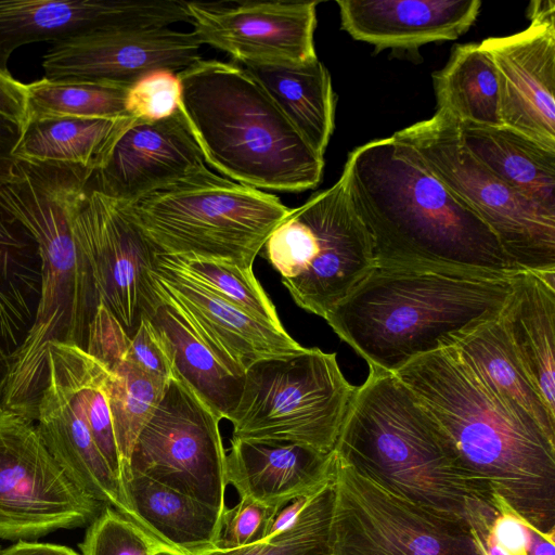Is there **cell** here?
Returning <instances> with one entry per match:
<instances>
[{
    "mask_svg": "<svg viewBox=\"0 0 555 555\" xmlns=\"http://www.w3.org/2000/svg\"><path fill=\"white\" fill-rule=\"evenodd\" d=\"M83 169L54 163L20 162L0 183V206L35 240L41 287L35 321L10 359L1 408L36 421L53 341L86 349L100 305L86 257L72 222L89 193Z\"/></svg>",
    "mask_w": 555,
    "mask_h": 555,
    "instance_id": "1",
    "label": "cell"
},
{
    "mask_svg": "<svg viewBox=\"0 0 555 555\" xmlns=\"http://www.w3.org/2000/svg\"><path fill=\"white\" fill-rule=\"evenodd\" d=\"M491 491L499 511L544 540L555 535V442L487 390L448 346L393 372Z\"/></svg>",
    "mask_w": 555,
    "mask_h": 555,
    "instance_id": "2",
    "label": "cell"
},
{
    "mask_svg": "<svg viewBox=\"0 0 555 555\" xmlns=\"http://www.w3.org/2000/svg\"><path fill=\"white\" fill-rule=\"evenodd\" d=\"M333 451L392 492L465 522L483 544L500 515L491 491L392 372L369 366Z\"/></svg>",
    "mask_w": 555,
    "mask_h": 555,
    "instance_id": "3",
    "label": "cell"
},
{
    "mask_svg": "<svg viewBox=\"0 0 555 555\" xmlns=\"http://www.w3.org/2000/svg\"><path fill=\"white\" fill-rule=\"evenodd\" d=\"M514 273L451 264H374L324 320L369 366L393 373L449 346L459 333L498 318Z\"/></svg>",
    "mask_w": 555,
    "mask_h": 555,
    "instance_id": "4",
    "label": "cell"
},
{
    "mask_svg": "<svg viewBox=\"0 0 555 555\" xmlns=\"http://www.w3.org/2000/svg\"><path fill=\"white\" fill-rule=\"evenodd\" d=\"M341 176L374 264H451L516 272L495 235L391 138L352 150Z\"/></svg>",
    "mask_w": 555,
    "mask_h": 555,
    "instance_id": "5",
    "label": "cell"
},
{
    "mask_svg": "<svg viewBox=\"0 0 555 555\" xmlns=\"http://www.w3.org/2000/svg\"><path fill=\"white\" fill-rule=\"evenodd\" d=\"M177 75L179 109L206 164L258 190L296 193L319 185L324 157L241 64L201 60Z\"/></svg>",
    "mask_w": 555,
    "mask_h": 555,
    "instance_id": "6",
    "label": "cell"
},
{
    "mask_svg": "<svg viewBox=\"0 0 555 555\" xmlns=\"http://www.w3.org/2000/svg\"><path fill=\"white\" fill-rule=\"evenodd\" d=\"M125 204L158 253L225 260L245 269H253L270 234L292 211L278 196L208 167Z\"/></svg>",
    "mask_w": 555,
    "mask_h": 555,
    "instance_id": "7",
    "label": "cell"
},
{
    "mask_svg": "<svg viewBox=\"0 0 555 555\" xmlns=\"http://www.w3.org/2000/svg\"><path fill=\"white\" fill-rule=\"evenodd\" d=\"M397 151L433 175L495 235L517 270L555 272V216L507 185L464 146L459 122L437 109L395 132Z\"/></svg>",
    "mask_w": 555,
    "mask_h": 555,
    "instance_id": "8",
    "label": "cell"
},
{
    "mask_svg": "<svg viewBox=\"0 0 555 555\" xmlns=\"http://www.w3.org/2000/svg\"><path fill=\"white\" fill-rule=\"evenodd\" d=\"M357 387L344 376L336 353L317 347L259 360L246 370L228 420L232 438L331 453Z\"/></svg>",
    "mask_w": 555,
    "mask_h": 555,
    "instance_id": "9",
    "label": "cell"
},
{
    "mask_svg": "<svg viewBox=\"0 0 555 555\" xmlns=\"http://www.w3.org/2000/svg\"><path fill=\"white\" fill-rule=\"evenodd\" d=\"M264 246L296 305L323 319L375 263L372 240L343 176L292 209Z\"/></svg>",
    "mask_w": 555,
    "mask_h": 555,
    "instance_id": "10",
    "label": "cell"
},
{
    "mask_svg": "<svg viewBox=\"0 0 555 555\" xmlns=\"http://www.w3.org/2000/svg\"><path fill=\"white\" fill-rule=\"evenodd\" d=\"M332 487L328 555H486L468 525L392 492L335 453Z\"/></svg>",
    "mask_w": 555,
    "mask_h": 555,
    "instance_id": "11",
    "label": "cell"
},
{
    "mask_svg": "<svg viewBox=\"0 0 555 555\" xmlns=\"http://www.w3.org/2000/svg\"><path fill=\"white\" fill-rule=\"evenodd\" d=\"M104 506L70 481L34 421L0 409V540L87 527Z\"/></svg>",
    "mask_w": 555,
    "mask_h": 555,
    "instance_id": "12",
    "label": "cell"
},
{
    "mask_svg": "<svg viewBox=\"0 0 555 555\" xmlns=\"http://www.w3.org/2000/svg\"><path fill=\"white\" fill-rule=\"evenodd\" d=\"M220 421L185 384L170 379L135 440L124 477H147L223 511L227 451Z\"/></svg>",
    "mask_w": 555,
    "mask_h": 555,
    "instance_id": "13",
    "label": "cell"
},
{
    "mask_svg": "<svg viewBox=\"0 0 555 555\" xmlns=\"http://www.w3.org/2000/svg\"><path fill=\"white\" fill-rule=\"evenodd\" d=\"M100 304L131 336L155 300L151 278L158 253L125 203L90 190L72 222Z\"/></svg>",
    "mask_w": 555,
    "mask_h": 555,
    "instance_id": "14",
    "label": "cell"
},
{
    "mask_svg": "<svg viewBox=\"0 0 555 555\" xmlns=\"http://www.w3.org/2000/svg\"><path fill=\"white\" fill-rule=\"evenodd\" d=\"M318 1L186 2L193 34L243 65H298L318 59Z\"/></svg>",
    "mask_w": 555,
    "mask_h": 555,
    "instance_id": "15",
    "label": "cell"
},
{
    "mask_svg": "<svg viewBox=\"0 0 555 555\" xmlns=\"http://www.w3.org/2000/svg\"><path fill=\"white\" fill-rule=\"evenodd\" d=\"M193 31L169 27L94 29L53 42L42 56L44 78L131 87L149 73L184 69L202 60Z\"/></svg>",
    "mask_w": 555,
    "mask_h": 555,
    "instance_id": "16",
    "label": "cell"
},
{
    "mask_svg": "<svg viewBox=\"0 0 555 555\" xmlns=\"http://www.w3.org/2000/svg\"><path fill=\"white\" fill-rule=\"evenodd\" d=\"M35 423L47 449L78 489L135 522L121 482L94 441L61 341L49 348L47 383Z\"/></svg>",
    "mask_w": 555,
    "mask_h": 555,
    "instance_id": "17",
    "label": "cell"
},
{
    "mask_svg": "<svg viewBox=\"0 0 555 555\" xmlns=\"http://www.w3.org/2000/svg\"><path fill=\"white\" fill-rule=\"evenodd\" d=\"M190 23L185 1L0 0V70L17 48L94 29H141Z\"/></svg>",
    "mask_w": 555,
    "mask_h": 555,
    "instance_id": "18",
    "label": "cell"
},
{
    "mask_svg": "<svg viewBox=\"0 0 555 555\" xmlns=\"http://www.w3.org/2000/svg\"><path fill=\"white\" fill-rule=\"evenodd\" d=\"M203 153L180 112L159 120L134 119L93 172L90 190L131 204L205 168Z\"/></svg>",
    "mask_w": 555,
    "mask_h": 555,
    "instance_id": "19",
    "label": "cell"
},
{
    "mask_svg": "<svg viewBox=\"0 0 555 555\" xmlns=\"http://www.w3.org/2000/svg\"><path fill=\"white\" fill-rule=\"evenodd\" d=\"M479 43L495 66L502 125L555 151V24Z\"/></svg>",
    "mask_w": 555,
    "mask_h": 555,
    "instance_id": "20",
    "label": "cell"
},
{
    "mask_svg": "<svg viewBox=\"0 0 555 555\" xmlns=\"http://www.w3.org/2000/svg\"><path fill=\"white\" fill-rule=\"evenodd\" d=\"M157 254L151 270L152 278L198 335L232 367L245 373L259 360L293 353L302 348L284 327L249 315L170 268Z\"/></svg>",
    "mask_w": 555,
    "mask_h": 555,
    "instance_id": "21",
    "label": "cell"
},
{
    "mask_svg": "<svg viewBox=\"0 0 555 555\" xmlns=\"http://www.w3.org/2000/svg\"><path fill=\"white\" fill-rule=\"evenodd\" d=\"M341 29L354 40L385 49L417 51L454 40L477 20L479 0H338Z\"/></svg>",
    "mask_w": 555,
    "mask_h": 555,
    "instance_id": "22",
    "label": "cell"
},
{
    "mask_svg": "<svg viewBox=\"0 0 555 555\" xmlns=\"http://www.w3.org/2000/svg\"><path fill=\"white\" fill-rule=\"evenodd\" d=\"M334 453L292 442L231 439L225 477L240 496L281 508L333 477Z\"/></svg>",
    "mask_w": 555,
    "mask_h": 555,
    "instance_id": "23",
    "label": "cell"
},
{
    "mask_svg": "<svg viewBox=\"0 0 555 555\" xmlns=\"http://www.w3.org/2000/svg\"><path fill=\"white\" fill-rule=\"evenodd\" d=\"M498 319L529 382L555 418V272H515Z\"/></svg>",
    "mask_w": 555,
    "mask_h": 555,
    "instance_id": "24",
    "label": "cell"
},
{
    "mask_svg": "<svg viewBox=\"0 0 555 555\" xmlns=\"http://www.w3.org/2000/svg\"><path fill=\"white\" fill-rule=\"evenodd\" d=\"M152 281L155 300L143 315L165 337L176 378L185 384L220 420H229L240 401L245 373L224 362L153 278Z\"/></svg>",
    "mask_w": 555,
    "mask_h": 555,
    "instance_id": "25",
    "label": "cell"
},
{
    "mask_svg": "<svg viewBox=\"0 0 555 555\" xmlns=\"http://www.w3.org/2000/svg\"><path fill=\"white\" fill-rule=\"evenodd\" d=\"M135 522L176 555H196L214 547L223 511L141 475L121 480Z\"/></svg>",
    "mask_w": 555,
    "mask_h": 555,
    "instance_id": "26",
    "label": "cell"
},
{
    "mask_svg": "<svg viewBox=\"0 0 555 555\" xmlns=\"http://www.w3.org/2000/svg\"><path fill=\"white\" fill-rule=\"evenodd\" d=\"M449 346L487 390L519 415L533 420L555 442V418L529 382L498 318L459 333Z\"/></svg>",
    "mask_w": 555,
    "mask_h": 555,
    "instance_id": "27",
    "label": "cell"
},
{
    "mask_svg": "<svg viewBox=\"0 0 555 555\" xmlns=\"http://www.w3.org/2000/svg\"><path fill=\"white\" fill-rule=\"evenodd\" d=\"M459 131L462 143L477 160L555 216V151L503 125L459 122Z\"/></svg>",
    "mask_w": 555,
    "mask_h": 555,
    "instance_id": "28",
    "label": "cell"
},
{
    "mask_svg": "<svg viewBox=\"0 0 555 555\" xmlns=\"http://www.w3.org/2000/svg\"><path fill=\"white\" fill-rule=\"evenodd\" d=\"M320 156L335 128L336 95L327 68L317 59L298 65H243Z\"/></svg>",
    "mask_w": 555,
    "mask_h": 555,
    "instance_id": "29",
    "label": "cell"
},
{
    "mask_svg": "<svg viewBox=\"0 0 555 555\" xmlns=\"http://www.w3.org/2000/svg\"><path fill=\"white\" fill-rule=\"evenodd\" d=\"M40 287L37 244L0 206V346L10 359L34 324Z\"/></svg>",
    "mask_w": 555,
    "mask_h": 555,
    "instance_id": "30",
    "label": "cell"
},
{
    "mask_svg": "<svg viewBox=\"0 0 555 555\" xmlns=\"http://www.w3.org/2000/svg\"><path fill=\"white\" fill-rule=\"evenodd\" d=\"M133 120L132 117H119L30 121L24 125L12 157L75 165L95 172L105 164L114 144Z\"/></svg>",
    "mask_w": 555,
    "mask_h": 555,
    "instance_id": "31",
    "label": "cell"
},
{
    "mask_svg": "<svg viewBox=\"0 0 555 555\" xmlns=\"http://www.w3.org/2000/svg\"><path fill=\"white\" fill-rule=\"evenodd\" d=\"M433 83L437 109L459 122L502 126L495 66L480 43L455 46L447 64L433 74Z\"/></svg>",
    "mask_w": 555,
    "mask_h": 555,
    "instance_id": "32",
    "label": "cell"
},
{
    "mask_svg": "<svg viewBox=\"0 0 555 555\" xmlns=\"http://www.w3.org/2000/svg\"><path fill=\"white\" fill-rule=\"evenodd\" d=\"M129 88L111 82L43 77L26 85L24 125L59 118L130 117L126 112Z\"/></svg>",
    "mask_w": 555,
    "mask_h": 555,
    "instance_id": "33",
    "label": "cell"
},
{
    "mask_svg": "<svg viewBox=\"0 0 555 555\" xmlns=\"http://www.w3.org/2000/svg\"><path fill=\"white\" fill-rule=\"evenodd\" d=\"M106 366L105 388L122 479L135 440L160 401L168 382L146 373L124 356Z\"/></svg>",
    "mask_w": 555,
    "mask_h": 555,
    "instance_id": "34",
    "label": "cell"
},
{
    "mask_svg": "<svg viewBox=\"0 0 555 555\" xmlns=\"http://www.w3.org/2000/svg\"><path fill=\"white\" fill-rule=\"evenodd\" d=\"M170 268L193 280L249 315L283 327L272 300L269 298L253 269L219 259L195 256L157 254Z\"/></svg>",
    "mask_w": 555,
    "mask_h": 555,
    "instance_id": "35",
    "label": "cell"
},
{
    "mask_svg": "<svg viewBox=\"0 0 555 555\" xmlns=\"http://www.w3.org/2000/svg\"><path fill=\"white\" fill-rule=\"evenodd\" d=\"M332 502L331 480L313 495L296 521L281 533L251 545L210 548L196 555H328Z\"/></svg>",
    "mask_w": 555,
    "mask_h": 555,
    "instance_id": "36",
    "label": "cell"
},
{
    "mask_svg": "<svg viewBox=\"0 0 555 555\" xmlns=\"http://www.w3.org/2000/svg\"><path fill=\"white\" fill-rule=\"evenodd\" d=\"M79 548L81 555H176L108 505L87 526Z\"/></svg>",
    "mask_w": 555,
    "mask_h": 555,
    "instance_id": "37",
    "label": "cell"
},
{
    "mask_svg": "<svg viewBox=\"0 0 555 555\" xmlns=\"http://www.w3.org/2000/svg\"><path fill=\"white\" fill-rule=\"evenodd\" d=\"M279 509L250 498L240 496L236 504L223 509L212 548L232 550L266 540Z\"/></svg>",
    "mask_w": 555,
    "mask_h": 555,
    "instance_id": "38",
    "label": "cell"
},
{
    "mask_svg": "<svg viewBox=\"0 0 555 555\" xmlns=\"http://www.w3.org/2000/svg\"><path fill=\"white\" fill-rule=\"evenodd\" d=\"M181 85L178 75L168 69L146 74L127 92L128 116L142 120H159L179 111Z\"/></svg>",
    "mask_w": 555,
    "mask_h": 555,
    "instance_id": "39",
    "label": "cell"
},
{
    "mask_svg": "<svg viewBox=\"0 0 555 555\" xmlns=\"http://www.w3.org/2000/svg\"><path fill=\"white\" fill-rule=\"evenodd\" d=\"M124 357L151 375L167 382L176 378L169 346L145 315H142L135 331L129 337Z\"/></svg>",
    "mask_w": 555,
    "mask_h": 555,
    "instance_id": "40",
    "label": "cell"
},
{
    "mask_svg": "<svg viewBox=\"0 0 555 555\" xmlns=\"http://www.w3.org/2000/svg\"><path fill=\"white\" fill-rule=\"evenodd\" d=\"M538 538L540 537L516 515L508 511H500L486 541L492 542L508 555H531Z\"/></svg>",
    "mask_w": 555,
    "mask_h": 555,
    "instance_id": "41",
    "label": "cell"
},
{
    "mask_svg": "<svg viewBox=\"0 0 555 555\" xmlns=\"http://www.w3.org/2000/svg\"><path fill=\"white\" fill-rule=\"evenodd\" d=\"M0 115L23 128L26 115V85L0 70Z\"/></svg>",
    "mask_w": 555,
    "mask_h": 555,
    "instance_id": "42",
    "label": "cell"
},
{
    "mask_svg": "<svg viewBox=\"0 0 555 555\" xmlns=\"http://www.w3.org/2000/svg\"><path fill=\"white\" fill-rule=\"evenodd\" d=\"M21 132L20 125L0 115V179L5 177L12 167V152Z\"/></svg>",
    "mask_w": 555,
    "mask_h": 555,
    "instance_id": "43",
    "label": "cell"
},
{
    "mask_svg": "<svg viewBox=\"0 0 555 555\" xmlns=\"http://www.w3.org/2000/svg\"><path fill=\"white\" fill-rule=\"evenodd\" d=\"M0 555H81L66 545L38 542L17 541L0 550Z\"/></svg>",
    "mask_w": 555,
    "mask_h": 555,
    "instance_id": "44",
    "label": "cell"
},
{
    "mask_svg": "<svg viewBox=\"0 0 555 555\" xmlns=\"http://www.w3.org/2000/svg\"><path fill=\"white\" fill-rule=\"evenodd\" d=\"M315 493L298 496L281 507L271 522L268 537L266 539L279 534L289 528L296 521V519L299 517L301 512L306 508Z\"/></svg>",
    "mask_w": 555,
    "mask_h": 555,
    "instance_id": "45",
    "label": "cell"
},
{
    "mask_svg": "<svg viewBox=\"0 0 555 555\" xmlns=\"http://www.w3.org/2000/svg\"><path fill=\"white\" fill-rule=\"evenodd\" d=\"M530 23L555 24V2L553 0L531 1L528 7Z\"/></svg>",
    "mask_w": 555,
    "mask_h": 555,
    "instance_id": "46",
    "label": "cell"
},
{
    "mask_svg": "<svg viewBox=\"0 0 555 555\" xmlns=\"http://www.w3.org/2000/svg\"><path fill=\"white\" fill-rule=\"evenodd\" d=\"M10 367V356L0 346V409L3 386Z\"/></svg>",
    "mask_w": 555,
    "mask_h": 555,
    "instance_id": "47",
    "label": "cell"
},
{
    "mask_svg": "<svg viewBox=\"0 0 555 555\" xmlns=\"http://www.w3.org/2000/svg\"><path fill=\"white\" fill-rule=\"evenodd\" d=\"M554 540L538 538L535 545L532 547L533 555H554Z\"/></svg>",
    "mask_w": 555,
    "mask_h": 555,
    "instance_id": "48",
    "label": "cell"
},
{
    "mask_svg": "<svg viewBox=\"0 0 555 555\" xmlns=\"http://www.w3.org/2000/svg\"><path fill=\"white\" fill-rule=\"evenodd\" d=\"M0 550H1V547H0Z\"/></svg>",
    "mask_w": 555,
    "mask_h": 555,
    "instance_id": "49",
    "label": "cell"
}]
</instances>
